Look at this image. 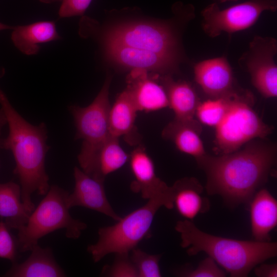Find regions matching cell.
Masks as SVG:
<instances>
[{
	"label": "cell",
	"mask_w": 277,
	"mask_h": 277,
	"mask_svg": "<svg viewBox=\"0 0 277 277\" xmlns=\"http://www.w3.org/2000/svg\"><path fill=\"white\" fill-rule=\"evenodd\" d=\"M232 152L195 159L206 176L209 195H219L230 207L250 201L265 184L276 160V145L252 140Z\"/></svg>",
	"instance_id": "cell-1"
},
{
	"label": "cell",
	"mask_w": 277,
	"mask_h": 277,
	"mask_svg": "<svg viewBox=\"0 0 277 277\" xmlns=\"http://www.w3.org/2000/svg\"><path fill=\"white\" fill-rule=\"evenodd\" d=\"M0 104L9 127L8 136L2 138L1 148L13 154L15 162L13 172L19 181L22 201L32 212L35 208L32 194L36 192L44 195L50 188L45 166L50 148L47 144V127L44 123L33 125L26 121L1 88Z\"/></svg>",
	"instance_id": "cell-2"
},
{
	"label": "cell",
	"mask_w": 277,
	"mask_h": 277,
	"mask_svg": "<svg viewBox=\"0 0 277 277\" xmlns=\"http://www.w3.org/2000/svg\"><path fill=\"white\" fill-rule=\"evenodd\" d=\"M175 230L181 246L190 256L204 252L232 277H246L257 265L277 254L276 242L244 241L213 235L199 229L192 221H178Z\"/></svg>",
	"instance_id": "cell-3"
},
{
	"label": "cell",
	"mask_w": 277,
	"mask_h": 277,
	"mask_svg": "<svg viewBox=\"0 0 277 277\" xmlns=\"http://www.w3.org/2000/svg\"><path fill=\"white\" fill-rule=\"evenodd\" d=\"M174 18L159 22L132 21L113 26L101 32L85 17L80 23L83 36L98 35L101 43L122 45L156 52L181 63L185 56L181 42L180 31L172 23Z\"/></svg>",
	"instance_id": "cell-4"
},
{
	"label": "cell",
	"mask_w": 277,
	"mask_h": 277,
	"mask_svg": "<svg viewBox=\"0 0 277 277\" xmlns=\"http://www.w3.org/2000/svg\"><path fill=\"white\" fill-rule=\"evenodd\" d=\"M161 207L174 208L172 190L148 199L143 206L121 217L115 224L100 228L97 242L87 247L93 261L97 263L110 253H130L150 234L154 217Z\"/></svg>",
	"instance_id": "cell-5"
},
{
	"label": "cell",
	"mask_w": 277,
	"mask_h": 277,
	"mask_svg": "<svg viewBox=\"0 0 277 277\" xmlns=\"http://www.w3.org/2000/svg\"><path fill=\"white\" fill-rule=\"evenodd\" d=\"M68 194L57 185L50 187L27 224L18 230L16 240L19 251L31 250L42 237L61 229H65L67 238L76 239L80 236L87 225L70 215L67 203Z\"/></svg>",
	"instance_id": "cell-6"
},
{
	"label": "cell",
	"mask_w": 277,
	"mask_h": 277,
	"mask_svg": "<svg viewBox=\"0 0 277 277\" xmlns=\"http://www.w3.org/2000/svg\"><path fill=\"white\" fill-rule=\"evenodd\" d=\"M254 98L249 92L236 89L230 94L227 110L215 127L214 144L220 154L235 151L255 139H264L273 128L254 111Z\"/></svg>",
	"instance_id": "cell-7"
},
{
	"label": "cell",
	"mask_w": 277,
	"mask_h": 277,
	"mask_svg": "<svg viewBox=\"0 0 277 277\" xmlns=\"http://www.w3.org/2000/svg\"><path fill=\"white\" fill-rule=\"evenodd\" d=\"M111 80V76H107L97 96L88 106L71 105L69 107L76 128L75 138L82 140L78 161L81 169L87 174L100 147L110 135L109 90Z\"/></svg>",
	"instance_id": "cell-8"
},
{
	"label": "cell",
	"mask_w": 277,
	"mask_h": 277,
	"mask_svg": "<svg viewBox=\"0 0 277 277\" xmlns=\"http://www.w3.org/2000/svg\"><path fill=\"white\" fill-rule=\"evenodd\" d=\"M276 9V0H248L224 9L214 2L201 11L202 28L210 37L224 32L231 34L251 27L263 12Z\"/></svg>",
	"instance_id": "cell-9"
},
{
	"label": "cell",
	"mask_w": 277,
	"mask_h": 277,
	"mask_svg": "<svg viewBox=\"0 0 277 277\" xmlns=\"http://www.w3.org/2000/svg\"><path fill=\"white\" fill-rule=\"evenodd\" d=\"M277 41L272 37L255 36L239 64L249 72L253 86L265 98L277 95V66L274 56Z\"/></svg>",
	"instance_id": "cell-10"
},
{
	"label": "cell",
	"mask_w": 277,
	"mask_h": 277,
	"mask_svg": "<svg viewBox=\"0 0 277 277\" xmlns=\"http://www.w3.org/2000/svg\"><path fill=\"white\" fill-rule=\"evenodd\" d=\"M108 60L124 68L143 69L156 75H172L179 72L181 62L164 55L119 44L101 43Z\"/></svg>",
	"instance_id": "cell-11"
},
{
	"label": "cell",
	"mask_w": 277,
	"mask_h": 277,
	"mask_svg": "<svg viewBox=\"0 0 277 277\" xmlns=\"http://www.w3.org/2000/svg\"><path fill=\"white\" fill-rule=\"evenodd\" d=\"M193 71L195 82L210 98L226 97L236 90L232 68L225 56L197 63Z\"/></svg>",
	"instance_id": "cell-12"
},
{
	"label": "cell",
	"mask_w": 277,
	"mask_h": 277,
	"mask_svg": "<svg viewBox=\"0 0 277 277\" xmlns=\"http://www.w3.org/2000/svg\"><path fill=\"white\" fill-rule=\"evenodd\" d=\"M73 175L74 190L67 199L70 209L81 206L103 213L116 221L121 219L107 199L103 182L93 179L77 167L74 168Z\"/></svg>",
	"instance_id": "cell-13"
},
{
	"label": "cell",
	"mask_w": 277,
	"mask_h": 277,
	"mask_svg": "<svg viewBox=\"0 0 277 277\" xmlns=\"http://www.w3.org/2000/svg\"><path fill=\"white\" fill-rule=\"evenodd\" d=\"M125 89L129 93L138 111H155L169 107L163 86L151 77L148 71L143 69L130 70L126 78Z\"/></svg>",
	"instance_id": "cell-14"
},
{
	"label": "cell",
	"mask_w": 277,
	"mask_h": 277,
	"mask_svg": "<svg viewBox=\"0 0 277 277\" xmlns=\"http://www.w3.org/2000/svg\"><path fill=\"white\" fill-rule=\"evenodd\" d=\"M135 180L131 189L145 199L169 192L171 188L156 174L153 162L141 144L129 154V161Z\"/></svg>",
	"instance_id": "cell-15"
},
{
	"label": "cell",
	"mask_w": 277,
	"mask_h": 277,
	"mask_svg": "<svg viewBox=\"0 0 277 277\" xmlns=\"http://www.w3.org/2000/svg\"><path fill=\"white\" fill-rule=\"evenodd\" d=\"M137 109L128 91L125 89L116 97L109 113L110 134L123 136L130 145L140 144L141 137L135 125Z\"/></svg>",
	"instance_id": "cell-16"
},
{
	"label": "cell",
	"mask_w": 277,
	"mask_h": 277,
	"mask_svg": "<svg viewBox=\"0 0 277 277\" xmlns=\"http://www.w3.org/2000/svg\"><path fill=\"white\" fill-rule=\"evenodd\" d=\"M251 233L255 241L269 242L277 225V201L265 188L256 191L249 201Z\"/></svg>",
	"instance_id": "cell-17"
},
{
	"label": "cell",
	"mask_w": 277,
	"mask_h": 277,
	"mask_svg": "<svg viewBox=\"0 0 277 277\" xmlns=\"http://www.w3.org/2000/svg\"><path fill=\"white\" fill-rule=\"evenodd\" d=\"M171 187L173 207L185 219L192 221L209 210V201L202 195L204 188L195 178L180 179Z\"/></svg>",
	"instance_id": "cell-18"
},
{
	"label": "cell",
	"mask_w": 277,
	"mask_h": 277,
	"mask_svg": "<svg viewBox=\"0 0 277 277\" xmlns=\"http://www.w3.org/2000/svg\"><path fill=\"white\" fill-rule=\"evenodd\" d=\"M158 78L166 93L169 107L174 113V119H195V111L201 101L192 86L185 81H175L171 75H159Z\"/></svg>",
	"instance_id": "cell-19"
},
{
	"label": "cell",
	"mask_w": 277,
	"mask_h": 277,
	"mask_svg": "<svg viewBox=\"0 0 277 277\" xmlns=\"http://www.w3.org/2000/svg\"><path fill=\"white\" fill-rule=\"evenodd\" d=\"M11 39L14 46L26 55L37 54L40 45L61 39L54 22L44 21L13 26Z\"/></svg>",
	"instance_id": "cell-20"
},
{
	"label": "cell",
	"mask_w": 277,
	"mask_h": 277,
	"mask_svg": "<svg viewBox=\"0 0 277 277\" xmlns=\"http://www.w3.org/2000/svg\"><path fill=\"white\" fill-rule=\"evenodd\" d=\"M23 262L12 263L5 274L9 277H63L66 274L56 262L52 251L49 247L42 248L37 245Z\"/></svg>",
	"instance_id": "cell-21"
},
{
	"label": "cell",
	"mask_w": 277,
	"mask_h": 277,
	"mask_svg": "<svg viewBox=\"0 0 277 277\" xmlns=\"http://www.w3.org/2000/svg\"><path fill=\"white\" fill-rule=\"evenodd\" d=\"M202 131L201 123L196 119H173L164 128L162 135L164 138L172 142L180 151L196 159L206 154L200 137Z\"/></svg>",
	"instance_id": "cell-22"
},
{
	"label": "cell",
	"mask_w": 277,
	"mask_h": 277,
	"mask_svg": "<svg viewBox=\"0 0 277 277\" xmlns=\"http://www.w3.org/2000/svg\"><path fill=\"white\" fill-rule=\"evenodd\" d=\"M31 213L22 201L21 186L12 181L0 183V217L7 226L19 230Z\"/></svg>",
	"instance_id": "cell-23"
},
{
	"label": "cell",
	"mask_w": 277,
	"mask_h": 277,
	"mask_svg": "<svg viewBox=\"0 0 277 277\" xmlns=\"http://www.w3.org/2000/svg\"><path fill=\"white\" fill-rule=\"evenodd\" d=\"M129 157L120 145L119 138L110 134L98 151L88 175L104 182L108 175L122 168Z\"/></svg>",
	"instance_id": "cell-24"
},
{
	"label": "cell",
	"mask_w": 277,
	"mask_h": 277,
	"mask_svg": "<svg viewBox=\"0 0 277 277\" xmlns=\"http://www.w3.org/2000/svg\"><path fill=\"white\" fill-rule=\"evenodd\" d=\"M229 95L221 98H210L201 102L196 109L195 116L201 123L215 128L227 110Z\"/></svg>",
	"instance_id": "cell-25"
},
{
	"label": "cell",
	"mask_w": 277,
	"mask_h": 277,
	"mask_svg": "<svg viewBox=\"0 0 277 277\" xmlns=\"http://www.w3.org/2000/svg\"><path fill=\"white\" fill-rule=\"evenodd\" d=\"M130 259L136 267L139 277H160V254H151L137 247L130 251Z\"/></svg>",
	"instance_id": "cell-26"
},
{
	"label": "cell",
	"mask_w": 277,
	"mask_h": 277,
	"mask_svg": "<svg viewBox=\"0 0 277 277\" xmlns=\"http://www.w3.org/2000/svg\"><path fill=\"white\" fill-rule=\"evenodd\" d=\"M110 266H105L102 274L110 277H139L129 253H116Z\"/></svg>",
	"instance_id": "cell-27"
},
{
	"label": "cell",
	"mask_w": 277,
	"mask_h": 277,
	"mask_svg": "<svg viewBox=\"0 0 277 277\" xmlns=\"http://www.w3.org/2000/svg\"><path fill=\"white\" fill-rule=\"evenodd\" d=\"M10 229L3 221H0V258L14 263L16 262L18 248Z\"/></svg>",
	"instance_id": "cell-28"
},
{
	"label": "cell",
	"mask_w": 277,
	"mask_h": 277,
	"mask_svg": "<svg viewBox=\"0 0 277 277\" xmlns=\"http://www.w3.org/2000/svg\"><path fill=\"white\" fill-rule=\"evenodd\" d=\"M225 271L220 268L217 264L210 256L203 260L194 269L183 271L181 276L186 277H224Z\"/></svg>",
	"instance_id": "cell-29"
},
{
	"label": "cell",
	"mask_w": 277,
	"mask_h": 277,
	"mask_svg": "<svg viewBox=\"0 0 277 277\" xmlns=\"http://www.w3.org/2000/svg\"><path fill=\"white\" fill-rule=\"evenodd\" d=\"M92 0H63L58 10L59 17L83 16Z\"/></svg>",
	"instance_id": "cell-30"
},
{
	"label": "cell",
	"mask_w": 277,
	"mask_h": 277,
	"mask_svg": "<svg viewBox=\"0 0 277 277\" xmlns=\"http://www.w3.org/2000/svg\"><path fill=\"white\" fill-rule=\"evenodd\" d=\"M254 272L259 277H276V263L268 264H262L256 266L254 268Z\"/></svg>",
	"instance_id": "cell-31"
},
{
	"label": "cell",
	"mask_w": 277,
	"mask_h": 277,
	"mask_svg": "<svg viewBox=\"0 0 277 277\" xmlns=\"http://www.w3.org/2000/svg\"><path fill=\"white\" fill-rule=\"evenodd\" d=\"M7 124V119L5 116V114L3 110L1 108L0 109V135L1 134V132L4 126Z\"/></svg>",
	"instance_id": "cell-32"
},
{
	"label": "cell",
	"mask_w": 277,
	"mask_h": 277,
	"mask_svg": "<svg viewBox=\"0 0 277 277\" xmlns=\"http://www.w3.org/2000/svg\"><path fill=\"white\" fill-rule=\"evenodd\" d=\"M13 26H9L0 22V31L11 29L12 30Z\"/></svg>",
	"instance_id": "cell-33"
},
{
	"label": "cell",
	"mask_w": 277,
	"mask_h": 277,
	"mask_svg": "<svg viewBox=\"0 0 277 277\" xmlns=\"http://www.w3.org/2000/svg\"><path fill=\"white\" fill-rule=\"evenodd\" d=\"M44 4H52L54 3L62 2L63 0H37Z\"/></svg>",
	"instance_id": "cell-34"
},
{
	"label": "cell",
	"mask_w": 277,
	"mask_h": 277,
	"mask_svg": "<svg viewBox=\"0 0 277 277\" xmlns=\"http://www.w3.org/2000/svg\"><path fill=\"white\" fill-rule=\"evenodd\" d=\"M215 1V3L219 4V3H223L225 2H235L238 0H214Z\"/></svg>",
	"instance_id": "cell-35"
},
{
	"label": "cell",
	"mask_w": 277,
	"mask_h": 277,
	"mask_svg": "<svg viewBox=\"0 0 277 277\" xmlns=\"http://www.w3.org/2000/svg\"><path fill=\"white\" fill-rule=\"evenodd\" d=\"M5 73L4 68H0V77H2Z\"/></svg>",
	"instance_id": "cell-36"
},
{
	"label": "cell",
	"mask_w": 277,
	"mask_h": 277,
	"mask_svg": "<svg viewBox=\"0 0 277 277\" xmlns=\"http://www.w3.org/2000/svg\"><path fill=\"white\" fill-rule=\"evenodd\" d=\"M2 138L0 137V148H1V143Z\"/></svg>",
	"instance_id": "cell-37"
}]
</instances>
